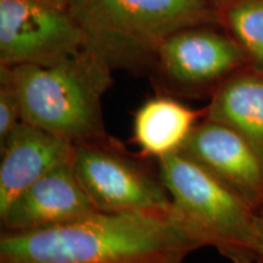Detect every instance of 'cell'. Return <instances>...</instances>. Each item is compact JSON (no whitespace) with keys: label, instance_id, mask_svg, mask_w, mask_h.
<instances>
[{"label":"cell","instance_id":"cell-1","mask_svg":"<svg viewBox=\"0 0 263 263\" xmlns=\"http://www.w3.org/2000/svg\"><path fill=\"white\" fill-rule=\"evenodd\" d=\"M200 249L172 212L93 211L25 233H3L0 263H182Z\"/></svg>","mask_w":263,"mask_h":263},{"label":"cell","instance_id":"cell-2","mask_svg":"<svg viewBox=\"0 0 263 263\" xmlns=\"http://www.w3.org/2000/svg\"><path fill=\"white\" fill-rule=\"evenodd\" d=\"M17 91L22 121L72 145L107 137L104 94L112 84V66L90 47L54 65L0 66Z\"/></svg>","mask_w":263,"mask_h":263},{"label":"cell","instance_id":"cell-3","mask_svg":"<svg viewBox=\"0 0 263 263\" xmlns=\"http://www.w3.org/2000/svg\"><path fill=\"white\" fill-rule=\"evenodd\" d=\"M88 38L114 67L154 62L171 34L193 26L219 24L211 0H77L68 5Z\"/></svg>","mask_w":263,"mask_h":263},{"label":"cell","instance_id":"cell-4","mask_svg":"<svg viewBox=\"0 0 263 263\" xmlns=\"http://www.w3.org/2000/svg\"><path fill=\"white\" fill-rule=\"evenodd\" d=\"M157 163L171 212L200 248H215L233 263L257 261L254 207L180 151Z\"/></svg>","mask_w":263,"mask_h":263},{"label":"cell","instance_id":"cell-5","mask_svg":"<svg viewBox=\"0 0 263 263\" xmlns=\"http://www.w3.org/2000/svg\"><path fill=\"white\" fill-rule=\"evenodd\" d=\"M72 167L97 211L171 212V197L160 177L110 137L76 145Z\"/></svg>","mask_w":263,"mask_h":263},{"label":"cell","instance_id":"cell-6","mask_svg":"<svg viewBox=\"0 0 263 263\" xmlns=\"http://www.w3.org/2000/svg\"><path fill=\"white\" fill-rule=\"evenodd\" d=\"M64 0H0V66H49L87 47Z\"/></svg>","mask_w":263,"mask_h":263},{"label":"cell","instance_id":"cell-7","mask_svg":"<svg viewBox=\"0 0 263 263\" xmlns=\"http://www.w3.org/2000/svg\"><path fill=\"white\" fill-rule=\"evenodd\" d=\"M154 64L166 87L190 95L215 90L229 76L248 67V59L235 39L202 25L183 28L164 39Z\"/></svg>","mask_w":263,"mask_h":263},{"label":"cell","instance_id":"cell-8","mask_svg":"<svg viewBox=\"0 0 263 263\" xmlns=\"http://www.w3.org/2000/svg\"><path fill=\"white\" fill-rule=\"evenodd\" d=\"M256 210L263 203V162L244 138L203 118L180 150Z\"/></svg>","mask_w":263,"mask_h":263},{"label":"cell","instance_id":"cell-9","mask_svg":"<svg viewBox=\"0 0 263 263\" xmlns=\"http://www.w3.org/2000/svg\"><path fill=\"white\" fill-rule=\"evenodd\" d=\"M97 211L71 162L45 174L0 212L3 233H25L73 221Z\"/></svg>","mask_w":263,"mask_h":263},{"label":"cell","instance_id":"cell-10","mask_svg":"<svg viewBox=\"0 0 263 263\" xmlns=\"http://www.w3.org/2000/svg\"><path fill=\"white\" fill-rule=\"evenodd\" d=\"M0 212L45 174L73 159L74 145L22 121L0 147Z\"/></svg>","mask_w":263,"mask_h":263},{"label":"cell","instance_id":"cell-11","mask_svg":"<svg viewBox=\"0 0 263 263\" xmlns=\"http://www.w3.org/2000/svg\"><path fill=\"white\" fill-rule=\"evenodd\" d=\"M203 118L236 132L263 162V73L244 67L229 76L213 90Z\"/></svg>","mask_w":263,"mask_h":263},{"label":"cell","instance_id":"cell-12","mask_svg":"<svg viewBox=\"0 0 263 263\" xmlns=\"http://www.w3.org/2000/svg\"><path fill=\"white\" fill-rule=\"evenodd\" d=\"M205 110L195 111L170 97L146 100L134 115L133 141L156 160L179 153Z\"/></svg>","mask_w":263,"mask_h":263},{"label":"cell","instance_id":"cell-13","mask_svg":"<svg viewBox=\"0 0 263 263\" xmlns=\"http://www.w3.org/2000/svg\"><path fill=\"white\" fill-rule=\"evenodd\" d=\"M218 15L219 24L245 52L248 67L263 73V0H226Z\"/></svg>","mask_w":263,"mask_h":263},{"label":"cell","instance_id":"cell-14","mask_svg":"<svg viewBox=\"0 0 263 263\" xmlns=\"http://www.w3.org/2000/svg\"><path fill=\"white\" fill-rule=\"evenodd\" d=\"M21 122L22 114L17 91L8 73L0 68V147Z\"/></svg>","mask_w":263,"mask_h":263},{"label":"cell","instance_id":"cell-15","mask_svg":"<svg viewBox=\"0 0 263 263\" xmlns=\"http://www.w3.org/2000/svg\"><path fill=\"white\" fill-rule=\"evenodd\" d=\"M257 261L263 263V216L257 217Z\"/></svg>","mask_w":263,"mask_h":263},{"label":"cell","instance_id":"cell-16","mask_svg":"<svg viewBox=\"0 0 263 263\" xmlns=\"http://www.w3.org/2000/svg\"><path fill=\"white\" fill-rule=\"evenodd\" d=\"M211 2L213 3V4H215V5L217 6V8H218V6H219V5H221V4H222V3H224V2H226V0H211Z\"/></svg>","mask_w":263,"mask_h":263},{"label":"cell","instance_id":"cell-17","mask_svg":"<svg viewBox=\"0 0 263 263\" xmlns=\"http://www.w3.org/2000/svg\"><path fill=\"white\" fill-rule=\"evenodd\" d=\"M64 2H65V3H67V4H68V5H70V4H72V3L77 2V0H64Z\"/></svg>","mask_w":263,"mask_h":263}]
</instances>
